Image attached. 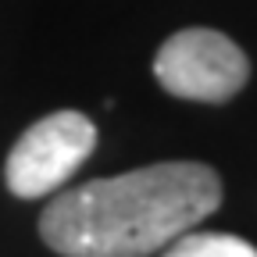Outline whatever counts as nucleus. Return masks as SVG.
<instances>
[{"label":"nucleus","instance_id":"f257e3e1","mask_svg":"<svg viewBox=\"0 0 257 257\" xmlns=\"http://www.w3.org/2000/svg\"><path fill=\"white\" fill-rule=\"evenodd\" d=\"M221 204V182L197 161H165L64 189L40 236L64 257H150Z\"/></svg>","mask_w":257,"mask_h":257},{"label":"nucleus","instance_id":"f03ea898","mask_svg":"<svg viewBox=\"0 0 257 257\" xmlns=\"http://www.w3.org/2000/svg\"><path fill=\"white\" fill-rule=\"evenodd\" d=\"M96 147V125L79 111H57L29 125L8 154V189L22 200H36L61 189Z\"/></svg>","mask_w":257,"mask_h":257},{"label":"nucleus","instance_id":"7ed1b4c3","mask_svg":"<svg viewBox=\"0 0 257 257\" xmlns=\"http://www.w3.org/2000/svg\"><path fill=\"white\" fill-rule=\"evenodd\" d=\"M154 75L172 96L221 104L243 89L250 64L243 50L214 29H182L154 57Z\"/></svg>","mask_w":257,"mask_h":257},{"label":"nucleus","instance_id":"20e7f679","mask_svg":"<svg viewBox=\"0 0 257 257\" xmlns=\"http://www.w3.org/2000/svg\"><path fill=\"white\" fill-rule=\"evenodd\" d=\"M161 257H257V250L232 236V232H193L186 229L182 236H175Z\"/></svg>","mask_w":257,"mask_h":257}]
</instances>
